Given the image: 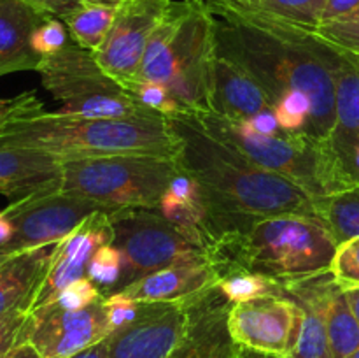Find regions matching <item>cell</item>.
<instances>
[{"label":"cell","instance_id":"277c9868","mask_svg":"<svg viewBox=\"0 0 359 358\" xmlns=\"http://www.w3.org/2000/svg\"><path fill=\"white\" fill-rule=\"evenodd\" d=\"M337 246L339 241L321 218L277 214L216 239L209 258L219 277L248 270L286 283L328 272Z\"/></svg>","mask_w":359,"mask_h":358},{"label":"cell","instance_id":"9a60e30c","mask_svg":"<svg viewBox=\"0 0 359 358\" xmlns=\"http://www.w3.org/2000/svg\"><path fill=\"white\" fill-rule=\"evenodd\" d=\"M186 325L168 358H238L241 346L228 329L231 302L217 286L184 300Z\"/></svg>","mask_w":359,"mask_h":358},{"label":"cell","instance_id":"f546056e","mask_svg":"<svg viewBox=\"0 0 359 358\" xmlns=\"http://www.w3.org/2000/svg\"><path fill=\"white\" fill-rule=\"evenodd\" d=\"M217 288L223 291L224 297L231 304H241V302L255 300L259 297H269L277 295L279 283L262 274L248 272V270H237L217 279Z\"/></svg>","mask_w":359,"mask_h":358},{"label":"cell","instance_id":"484cf974","mask_svg":"<svg viewBox=\"0 0 359 358\" xmlns=\"http://www.w3.org/2000/svg\"><path fill=\"white\" fill-rule=\"evenodd\" d=\"M326 329L332 358H347L359 347V323L346 293L335 286L326 311Z\"/></svg>","mask_w":359,"mask_h":358},{"label":"cell","instance_id":"52a82bcc","mask_svg":"<svg viewBox=\"0 0 359 358\" xmlns=\"http://www.w3.org/2000/svg\"><path fill=\"white\" fill-rule=\"evenodd\" d=\"M174 158L156 154H107L62 160L60 190L93 200L112 213L158 211L163 193L179 174Z\"/></svg>","mask_w":359,"mask_h":358},{"label":"cell","instance_id":"74e56055","mask_svg":"<svg viewBox=\"0 0 359 358\" xmlns=\"http://www.w3.org/2000/svg\"><path fill=\"white\" fill-rule=\"evenodd\" d=\"M102 304H104L105 316H107L111 332H116V330H119L121 326L128 325L130 321H133L135 316L139 314V309H140L139 302L130 298L128 295L123 293V291H116V293L107 295Z\"/></svg>","mask_w":359,"mask_h":358},{"label":"cell","instance_id":"83f0119b","mask_svg":"<svg viewBox=\"0 0 359 358\" xmlns=\"http://www.w3.org/2000/svg\"><path fill=\"white\" fill-rule=\"evenodd\" d=\"M158 213L188 241L207 251L209 235L205 228V206H193L167 190L160 200Z\"/></svg>","mask_w":359,"mask_h":358},{"label":"cell","instance_id":"cb8c5ba5","mask_svg":"<svg viewBox=\"0 0 359 358\" xmlns=\"http://www.w3.org/2000/svg\"><path fill=\"white\" fill-rule=\"evenodd\" d=\"M119 2L109 0H81L62 18L70 39L88 51H97L104 44L118 14Z\"/></svg>","mask_w":359,"mask_h":358},{"label":"cell","instance_id":"44dd1931","mask_svg":"<svg viewBox=\"0 0 359 358\" xmlns=\"http://www.w3.org/2000/svg\"><path fill=\"white\" fill-rule=\"evenodd\" d=\"M48 18L23 0H0V77L37 72L42 58L32 49V35Z\"/></svg>","mask_w":359,"mask_h":358},{"label":"cell","instance_id":"c3c4849f","mask_svg":"<svg viewBox=\"0 0 359 358\" xmlns=\"http://www.w3.org/2000/svg\"><path fill=\"white\" fill-rule=\"evenodd\" d=\"M347 358H359V347H358L356 351H354L353 354H349V357H347Z\"/></svg>","mask_w":359,"mask_h":358},{"label":"cell","instance_id":"d6a6232c","mask_svg":"<svg viewBox=\"0 0 359 358\" xmlns=\"http://www.w3.org/2000/svg\"><path fill=\"white\" fill-rule=\"evenodd\" d=\"M330 274L340 290L359 288V235L339 242L330 265Z\"/></svg>","mask_w":359,"mask_h":358},{"label":"cell","instance_id":"7bdbcfd3","mask_svg":"<svg viewBox=\"0 0 359 358\" xmlns=\"http://www.w3.org/2000/svg\"><path fill=\"white\" fill-rule=\"evenodd\" d=\"M0 358H41V354L37 353V350H35L30 343L23 340V343L11 347L7 353L0 354Z\"/></svg>","mask_w":359,"mask_h":358},{"label":"cell","instance_id":"5bb4252c","mask_svg":"<svg viewBox=\"0 0 359 358\" xmlns=\"http://www.w3.org/2000/svg\"><path fill=\"white\" fill-rule=\"evenodd\" d=\"M112 242V223L107 211L90 214L65 239L53 246L44 277L35 290L30 311L51 302L74 281L86 277L88 265L95 253Z\"/></svg>","mask_w":359,"mask_h":358},{"label":"cell","instance_id":"7a4b0ae2","mask_svg":"<svg viewBox=\"0 0 359 358\" xmlns=\"http://www.w3.org/2000/svg\"><path fill=\"white\" fill-rule=\"evenodd\" d=\"M167 121L175 137L174 160L179 171L196 179L205 193V228L210 242L258 218L318 216L319 197L217 140L191 114L168 116Z\"/></svg>","mask_w":359,"mask_h":358},{"label":"cell","instance_id":"d6986e66","mask_svg":"<svg viewBox=\"0 0 359 358\" xmlns=\"http://www.w3.org/2000/svg\"><path fill=\"white\" fill-rule=\"evenodd\" d=\"M217 270L210 260L170 265L140 277L135 283L123 288L139 304L149 302H184L209 288L216 286Z\"/></svg>","mask_w":359,"mask_h":358},{"label":"cell","instance_id":"ee69618b","mask_svg":"<svg viewBox=\"0 0 359 358\" xmlns=\"http://www.w3.org/2000/svg\"><path fill=\"white\" fill-rule=\"evenodd\" d=\"M70 358H109V337Z\"/></svg>","mask_w":359,"mask_h":358},{"label":"cell","instance_id":"ffe728a7","mask_svg":"<svg viewBox=\"0 0 359 358\" xmlns=\"http://www.w3.org/2000/svg\"><path fill=\"white\" fill-rule=\"evenodd\" d=\"M62 160L30 150L0 147V195L9 202L60 188Z\"/></svg>","mask_w":359,"mask_h":358},{"label":"cell","instance_id":"d4e9b609","mask_svg":"<svg viewBox=\"0 0 359 358\" xmlns=\"http://www.w3.org/2000/svg\"><path fill=\"white\" fill-rule=\"evenodd\" d=\"M359 144V70L347 62L337 69L335 126L330 146L332 150Z\"/></svg>","mask_w":359,"mask_h":358},{"label":"cell","instance_id":"ac0fdd59","mask_svg":"<svg viewBox=\"0 0 359 358\" xmlns=\"http://www.w3.org/2000/svg\"><path fill=\"white\" fill-rule=\"evenodd\" d=\"M272 109L273 100L263 84L244 67L216 53L209 112L241 121Z\"/></svg>","mask_w":359,"mask_h":358},{"label":"cell","instance_id":"5b68a950","mask_svg":"<svg viewBox=\"0 0 359 358\" xmlns=\"http://www.w3.org/2000/svg\"><path fill=\"white\" fill-rule=\"evenodd\" d=\"M214 60V18L205 0H172L151 35L137 81L165 84L182 112H209Z\"/></svg>","mask_w":359,"mask_h":358},{"label":"cell","instance_id":"e575fe53","mask_svg":"<svg viewBox=\"0 0 359 358\" xmlns=\"http://www.w3.org/2000/svg\"><path fill=\"white\" fill-rule=\"evenodd\" d=\"M105 295L102 293L100 288L90 279V277H81V279L74 281L69 286L63 288L49 305H55L60 309H69V311H76V309H84L88 305H93L97 302H102ZM44 304V305H48ZM42 307V305H41Z\"/></svg>","mask_w":359,"mask_h":358},{"label":"cell","instance_id":"4dcf8cb0","mask_svg":"<svg viewBox=\"0 0 359 358\" xmlns=\"http://www.w3.org/2000/svg\"><path fill=\"white\" fill-rule=\"evenodd\" d=\"M272 111L283 132H305L312 118V100L304 91H287L277 98Z\"/></svg>","mask_w":359,"mask_h":358},{"label":"cell","instance_id":"1f68e13d","mask_svg":"<svg viewBox=\"0 0 359 358\" xmlns=\"http://www.w3.org/2000/svg\"><path fill=\"white\" fill-rule=\"evenodd\" d=\"M123 258L119 249L114 244H105L98 249L88 265L86 277H90L95 284L107 297L116 290L121 279Z\"/></svg>","mask_w":359,"mask_h":358},{"label":"cell","instance_id":"7402d4cb","mask_svg":"<svg viewBox=\"0 0 359 358\" xmlns=\"http://www.w3.org/2000/svg\"><path fill=\"white\" fill-rule=\"evenodd\" d=\"M53 246L7 256L0 262V318L18 309H28L44 277Z\"/></svg>","mask_w":359,"mask_h":358},{"label":"cell","instance_id":"9c48e42d","mask_svg":"<svg viewBox=\"0 0 359 358\" xmlns=\"http://www.w3.org/2000/svg\"><path fill=\"white\" fill-rule=\"evenodd\" d=\"M109 218L111 244L123 258L121 279L112 293L165 267L210 260L205 249L188 241L158 211L121 209L109 213Z\"/></svg>","mask_w":359,"mask_h":358},{"label":"cell","instance_id":"2e32d148","mask_svg":"<svg viewBox=\"0 0 359 358\" xmlns=\"http://www.w3.org/2000/svg\"><path fill=\"white\" fill-rule=\"evenodd\" d=\"M184 325V302L140 304L135 319L109 336V358H168Z\"/></svg>","mask_w":359,"mask_h":358},{"label":"cell","instance_id":"ab89813d","mask_svg":"<svg viewBox=\"0 0 359 358\" xmlns=\"http://www.w3.org/2000/svg\"><path fill=\"white\" fill-rule=\"evenodd\" d=\"M25 4L32 6L34 9L41 11L46 16L60 18L62 20L65 14H69L81 0H23Z\"/></svg>","mask_w":359,"mask_h":358},{"label":"cell","instance_id":"f6af8a7d","mask_svg":"<svg viewBox=\"0 0 359 358\" xmlns=\"http://www.w3.org/2000/svg\"><path fill=\"white\" fill-rule=\"evenodd\" d=\"M13 237V227H11L9 220L4 216V213L0 211V249L7 244Z\"/></svg>","mask_w":359,"mask_h":358},{"label":"cell","instance_id":"d590c367","mask_svg":"<svg viewBox=\"0 0 359 358\" xmlns=\"http://www.w3.org/2000/svg\"><path fill=\"white\" fill-rule=\"evenodd\" d=\"M70 41L69 30H67L65 23L60 18H51L39 25L37 30L32 35V49L37 53L41 58L49 55H55L60 49L67 46Z\"/></svg>","mask_w":359,"mask_h":358},{"label":"cell","instance_id":"8fae6325","mask_svg":"<svg viewBox=\"0 0 359 358\" xmlns=\"http://www.w3.org/2000/svg\"><path fill=\"white\" fill-rule=\"evenodd\" d=\"M172 0H121L118 14L95 51L98 65L105 74L128 90L139 77L140 65L154 28L167 13Z\"/></svg>","mask_w":359,"mask_h":358},{"label":"cell","instance_id":"7c38bea8","mask_svg":"<svg viewBox=\"0 0 359 358\" xmlns=\"http://www.w3.org/2000/svg\"><path fill=\"white\" fill-rule=\"evenodd\" d=\"M102 302L76 311L49 304L34 309L28 314L23 340L30 343L41 358L74 357L112 333Z\"/></svg>","mask_w":359,"mask_h":358},{"label":"cell","instance_id":"8d00e7d4","mask_svg":"<svg viewBox=\"0 0 359 358\" xmlns=\"http://www.w3.org/2000/svg\"><path fill=\"white\" fill-rule=\"evenodd\" d=\"M42 107L44 104L39 100L34 90L23 91L13 98H0V132L16 119L37 114L42 111Z\"/></svg>","mask_w":359,"mask_h":358},{"label":"cell","instance_id":"30bf717a","mask_svg":"<svg viewBox=\"0 0 359 358\" xmlns=\"http://www.w3.org/2000/svg\"><path fill=\"white\" fill-rule=\"evenodd\" d=\"M97 211H104L97 202L60 188L9 202L2 213L13 227V237L0 249V262L18 253L55 246Z\"/></svg>","mask_w":359,"mask_h":358},{"label":"cell","instance_id":"7dc6e473","mask_svg":"<svg viewBox=\"0 0 359 358\" xmlns=\"http://www.w3.org/2000/svg\"><path fill=\"white\" fill-rule=\"evenodd\" d=\"M238 358H277V357H272V354L258 353V351H251V350H245V347H241V354H238Z\"/></svg>","mask_w":359,"mask_h":358},{"label":"cell","instance_id":"836d02e7","mask_svg":"<svg viewBox=\"0 0 359 358\" xmlns=\"http://www.w3.org/2000/svg\"><path fill=\"white\" fill-rule=\"evenodd\" d=\"M128 91L142 107L158 112L165 118L182 112L181 105L172 97L170 90L158 81H135L130 84Z\"/></svg>","mask_w":359,"mask_h":358},{"label":"cell","instance_id":"6da1fadb","mask_svg":"<svg viewBox=\"0 0 359 358\" xmlns=\"http://www.w3.org/2000/svg\"><path fill=\"white\" fill-rule=\"evenodd\" d=\"M214 18L216 53L251 72L272 97L304 91L312 100L305 133L328 142L335 126V88L340 58L312 28L244 16L207 4Z\"/></svg>","mask_w":359,"mask_h":358},{"label":"cell","instance_id":"b9f144b4","mask_svg":"<svg viewBox=\"0 0 359 358\" xmlns=\"http://www.w3.org/2000/svg\"><path fill=\"white\" fill-rule=\"evenodd\" d=\"M359 9V0H326L325 7L321 13V21L319 25L326 21L339 20V18L347 16L351 13H356Z\"/></svg>","mask_w":359,"mask_h":358},{"label":"cell","instance_id":"bcb514c9","mask_svg":"<svg viewBox=\"0 0 359 358\" xmlns=\"http://www.w3.org/2000/svg\"><path fill=\"white\" fill-rule=\"evenodd\" d=\"M344 293H346L347 302H349L351 309H353L354 316H356L359 323V288H349V290H344Z\"/></svg>","mask_w":359,"mask_h":358},{"label":"cell","instance_id":"3957f363","mask_svg":"<svg viewBox=\"0 0 359 358\" xmlns=\"http://www.w3.org/2000/svg\"><path fill=\"white\" fill-rule=\"evenodd\" d=\"M0 147L30 150L60 160L107 154L175 157V137L161 114L135 118H83L65 112H37L0 132Z\"/></svg>","mask_w":359,"mask_h":358},{"label":"cell","instance_id":"f35d334b","mask_svg":"<svg viewBox=\"0 0 359 358\" xmlns=\"http://www.w3.org/2000/svg\"><path fill=\"white\" fill-rule=\"evenodd\" d=\"M28 309H18L0 318V354L23 343V330L28 321Z\"/></svg>","mask_w":359,"mask_h":358},{"label":"cell","instance_id":"60d3db41","mask_svg":"<svg viewBox=\"0 0 359 358\" xmlns=\"http://www.w3.org/2000/svg\"><path fill=\"white\" fill-rule=\"evenodd\" d=\"M248 121H249V125H251L252 132L258 133V135L276 137L283 132L279 126V123H277V118H276V114H273V111L258 112V114H255L252 118H249Z\"/></svg>","mask_w":359,"mask_h":358},{"label":"cell","instance_id":"681fc988","mask_svg":"<svg viewBox=\"0 0 359 358\" xmlns=\"http://www.w3.org/2000/svg\"><path fill=\"white\" fill-rule=\"evenodd\" d=\"M109 2H121V0H109Z\"/></svg>","mask_w":359,"mask_h":358},{"label":"cell","instance_id":"4fadbf2b","mask_svg":"<svg viewBox=\"0 0 359 358\" xmlns=\"http://www.w3.org/2000/svg\"><path fill=\"white\" fill-rule=\"evenodd\" d=\"M297 323V305L277 295L231 304L228 312V329L238 346L277 358L290 353Z\"/></svg>","mask_w":359,"mask_h":358},{"label":"cell","instance_id":"ba28073f","mask_svg":"<svg viewBox=\"0 0 359 358\" xmlns=\"http://www.w3.org/2000/svg\"><path fill=\"white\" fill-rule=\"evenodd\" d=\"M42 86L60 102V112L83 118H135L158 112L142 107L123 84L104 72L93 51L70 39L37 67Z\"/></svg>","mask_w":359,"mask_h":358},{"label":"cell","instance_id":"8992f818","mask_svg":"<svg viewBox=\"0 0 359 358\" xmlns=\"http://www.w3.org/2000/svg\"><path fill=\"white\" fill-rule=\"evenodd\" d=\"M221 142L237 150L259 167L298 183L316 197L346 190L332 146L305 132H280L263 137L252 132L248 119L233 121L214 112H188Z\"/></svg>","mask_w":359,"mask_h":358},{"label":"cell","instance_id":"e0dca14e","mask_svg":"<svg viewBox=\"0 0 359 358\" xmlns=\"http://www.w3.org/2000/svg\"><path fill=\"white\" fill-rule=\"evenodd\" d=\"M337 283L328 272L279 283L277 297L290 298L298 307L293 346L284 358H332L326 329L328 302Z\"/></svg>","mask_w":359,"mask_h":358},{"label":"cell","instance_id":"4316f807","mask_svg":"<svg viewBox=\"0 0 359 358\" xmlns=\"http://www.w3.org/2000/svg\"><path fill=\"white\" fill-rule=\"evenodd\" d=\"M318 216L339 242L359 235V185L318 199Z\"/></svg>","mask_w":359,"mask_h":358},{"label":"cell","instance_id":"603a6c76","mask_svg":"<svg viewBox=\"0 0 359 358\" xmlns=\"http://www.w3.org/2000/svg\"><path fill=\"white\" fill-rule=\"evenodd\" d=\"M207 4L251 18L312 28L321 21L326 0H205Z\"/></svg>","mask_w":359,"mask_h":358},{"label":"cell","instance_id":"f1b7e54d","mask_svg":"<svg viewBox=\"0 0 359 358\" xmlns=\"http://www.w3.org/2000/svg\"><path fill=\"white\" fill-rule=\"evenodd\" d=\"M314 34L344 62L359 70V9L339 20L318 25Z\"/></svg>","mask_w":359,"mask_h":358}]
</instances>
